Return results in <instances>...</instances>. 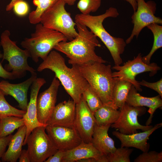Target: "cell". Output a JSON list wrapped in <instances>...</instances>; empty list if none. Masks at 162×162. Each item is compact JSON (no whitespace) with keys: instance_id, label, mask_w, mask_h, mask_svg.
<instances>
[{"instance_id":"obj_1","label":"cell","mask_w":162,"mask_h":162,"mask_svg":"<svg viewBox=\"0 0 162 162\" xmlns=\"http://www.w3.org/2000/svg\"><path fill=\"white\" fill-rule=\"evenodd\" d=\"M78 35L69 42L62 41L54 49L65 54L72 65H83L94 62H107L96 54V47H100L97 37L85 26L75 22Z\"/></svg>"},{"instance_id":"obj_2","label":"cell","mask_w":162,"mask_h":162,"mask_svg":"<svg viewBox=\"0 0 162 162\" xmlns=\"http://www.w3.org/2000/svg\"><path fill=\"white\" fill-rule=\"evenodd\" d=\"M48 69L54 72L65 91L76 104L80 100L82 93L89 84L80 73L77 65L71 68L66 64L64 57L57 52H50L37 69L38 72Z\"/></svg>"},{"instance_id":"obj_3","label":"cell","mask_w":162,"mask_h":162,"mask_svg":"<svg viewBox=\"0 0 162 162\" xmlns=\"http://www.w3.org/2000/svg\"><path fill=\"white\" fill-rule=\"evenodd\" d=\"M119 14L116 8L111 7L101 15L92 16L80 14H76L75 17V22L88 28L100 39L109 51L116 65H120L122 63L121 56L124 52L127 44L123 38L110 34L104 28L103 23L106 19L116 18Z\"/></svg>"},{"instance_id":"obj_4","label":"cell","mask_w":162,"mask_h":162,"mask_svg":"<svg viewBox=\"0 0 162 162\" xmlns=\"http://www.w3.org/2000/svg\"><path fill=\"white\" fill-rule=\"evenodd\" d=\"M94 62L77 66L82 75L99 96L103 104H112L115 78L110 64Z\"/></svg>"},{"instance_id":"obj_5","label":"cell","mask_w":162,"mask_h":162,"mask_svg":"<svg viewBox=\"0 0 162 162\" xmlns=\"http://www.w3.org/2000/svg\"><path fill=\"white\" fill-rule=\"evenodd\" d=\"M68 40L62 33L46 27L39 23L37 24L31 37L26 38L21 45L28 51L32 60L37 63L39 58L44 59L59 43Z\"/></svg>"},{"instance_id":"obj_6","label":"cell","mask_w":162,"mask_h":162,"mask_svg":"<svg viewBox=\"0 0 162 162\" xmlns=\"http://www.w3.org/2000/svg\"><path fill=\"white\" fill-rule=\"evenodd\" d=\"M10 35L9 31L6 30L2 33L0 37V44L3 51L2 61L6 60L8 62V64L6 65L7 70L9 71L12 70V72L17 78L24 76L27 71L31 74L36 73L35 70L28 63V58L30 57L28 51L17 46L16 42L10 38Z\"/></svg>"},{"instance_id":"obj_7","label":"cell","mask_w":162,"mask_h":162,"mask_svg":"<svg viewBox=\"0 0 162 162\" xmlns=\"http://www.w3.org/2000/svg\"><path fill=\"white\" fill-rule=\"evenodd\" d=\"M65 4L63 0H58L44 12L40 23L62 33L70 41L78 35V32L75 28L76 22L65 9Z\"/></svg>"},{"instance_id":"obj_8","label":"cell","mask_w":162,"mask_h":162,"mask_svg":"<svg viewBox=\"0 0 162 162\" xmlns=\"http://www.w3.org/2000/svg\"><path fill=\"white\" fill-rule=\"evenodd\" d=\"M46 127L34 129L26 140L30 162H45L58 150L46 133Z\"/></svg>"},{"instance_id":"obj_9","label":"cell","mask_w":162,"mask_h":162,"mask_svg":"<svg viewBox=\"0 0 162 162\" xmlns=\"http://www.w3.org/2000/svg\"><path fill=\"white\" fill-rule=\"evenodd\" d=\"M142 59V55L139 53L133 60H128L122 66L115 65L112 68L117 71L112 72V77H117L130 83L137 91L141 92L142 90L139 82L136 80V76L138 74L147 72H150L151 76L153 75L160 69L156 63L146 64L143 62Z\"/></svg>"},{"instance_id":"obj_10","label":"cell","mask_w":162,"mask_h":162,"mask_svg":"<svg viewBox=\"0 0 162 162\" xmlns=\"http://www.w3.org/2000/svg\"><path fill=\"white\" fill-rule=\"evenodd\" d=\"M136 0L137 8L131 17L134 27L130 36L125 41L127 44L130 43L135 36L137 38L142 29L148 25L154 23L162 24V19L154 15L156 4L154 1Z\"/></svg>"},{"instance_id":"obj_11","label":"cell","mask_w":162,"mask_h":162,"mask_svg":"<svg viewBox=\"0 0 162 162\" xmlns=\"http://www.w3.org/2000/svg\"><path fill=\"white\" fill-rule=\"evenodd\" d=\"M119 110L120 113L118 119L110 127L118 129L121 133L131 134L137 133L138 130L143 131L153 127L151 125H141L138 122V117L144 115L146 112V109L144 106H134L125 103Z\"/></svg>"},{"instance_id":"obj_12","label":"cell","mask_w":162,"mask_h":162,"mask_svg":"<svg viewBox=\"0 0 162 162\" xmlns=\"http://www.w3.org/2000/svg\"><path fill=\"white\" fill-rule=\"evenodd\" d=\"M96 121L82 96L79 101L76 104L75 114L73 126L82 142H91Z\"/></svg>"},{"instance_id":"obj_13","label":"cell","mask_w":162,"mask_h":162,"mask_svg":"<svg viewBox=\"0 0 162 162\" xmlns=\"http://www.w3.org/2000/svg\"><path fill=\"white\" fill-rule=\"evenodd\" d=\"M45 130L58 150L64 151L69 150L82 142L74 127L47 125Z\"/></svg>"},{"instance_id":"obj_14","label":"cell","mask_w":162,"mask_h":162,"mask_svg":"<svg viewBox=\"0 0 162 162\" xmlns=\"http://www.w3.org/2000/svg\"><path fill=\"white\" fill-rule=\"evenodd\" d=\"M60 81L55 76L50 87L41 92L36 101L37 116L38 121L44 124L50 118L56 106Z\"/></svg>"},{"instance_id":"obj_15","label":"cell","mask_w":162,"mask_h":162,"mask_svg":"<svg viewBox=\"0 0 162 162\" xmlns=\"http://www.w3.org/2000/svg\"><path fill=\"white\" fill-rule=\"evenodd\" d=\"M46 83V81L44 78H37L31 85L30 101L26 112L22 117L27 128L23 145H25L28 136L34 129L40 126L46 127L47 125L40 122L37 116L36 101L38 94L40 89Z\"/></svg>"},{"instance_id":"obj_16","label":"cell","mask_w":162,"mask_h":162,"mask_svg":"<svg viewBox=\"0 0 162 162\" xmlns=\"http://www.w3.org/2000/svg\"><path fill=\"white\" fill-rule=\"evenodd\" d=\"M24 81L18 84H12L6 81L0 82V91L4 95L13 97L18 103L21 110L26 111L28 105L27 93L29 87L37 78L36 73Z\"/></svg>"},{"instance_id":"obj_17","label":"cell","mask_w":162,"mask_h":162,"mask_svg":"<svg viewBox=\"0 0 162 162\" xmlns=\"http://www.w3.org/2000/svg\"><path fill=\"white\" fill-rule=\"evenodd\" d=\"M162 126L161 122L155 124L150 129L142 132L125 134L118 131H115L112 132V134L120 141L121 147H134L145 152L149 150L150 145L147 142L149 137Z\"/></svg>"},{"instance_id":"obj_18","label":"cell","mask_w":162,"mask_h":162,"mask_svg":"<svg viewBox=\"0 0 162 162\" xmlns=\"http://www.w3.org/2000/svg\"><path fill=\"white\" fill-rule=\"evenodd\" d=\"M76 103L73 100H65L56 106L47 122L48 125L73 127Z\"/></svg>"},{"instance_id":"obj_19","label":"cell","mask_w":162,"mask_h":162,"mask_svg":"<svg viewBox=\"0 0 162 162\" xmlns=\"http://www.w3.org/2000/svg\"><path fill=\"white\" fill-rule=\"evenodd\" d=\"M91 158L95 159L97 162H108L107 156L102 154L91 142H83L72 149L65 151L62 162H78Z\"/></svg>"},{"instance_id":"obj_20","label":"cell","mask_w":162,"mask_h":162,"mask_svg":"<svg viewBox=\"0 0 162 162\" xmlns=\"http://www.w3.org/2000/svg\"><path fill=\"white\" fill-rule=\"evenodd\" d=\"M133 85H132L129 92L126 103L134 106H147L149 108L148 112L150 116L146 125L148 126L152 123L153 115L155 111L162 106V100L159 95L152 97L141 96Z\"/></svg>"},{"instance_id":"obj_21","label":"cell","mask_w":162,"mask_h":162,"mask_svg":"<svg viewBox=\"0 0 162 162\" xmlns=\"http://www.w3.org/2000/svg\"><path fill=\"white\" fill-rule=\"evenodd\" d=\"M111 125L94 126L91 143L102 154L107 155L113 152L116 148L113 140L109 136L108 131Z\"/></svg>"},{"instance_id":"obj_22","label":"cell","mask_w":162,"mask_h":162,"mask_svg":"<svg viewBox=\"0 0 162 162\" xmlns=\"http://www.w3.org/2000/svg\"><path fill=\"white\" fill-rule=\"evenodd\" d=\"M13 135L8 144V148L2 158L3 162H16L22 150L27 128L24 125L20 127Z\"/></svg>"},{"instance_id":"obj_23","label":"cell","mask_w":162,"mask_h":162,"mask_svg":"<svg viewBox=\"0 0 162 162\" xmlns=\"http://www.w3.org/2000/svg\"><path fill=\"white\" fill-rule=\"evenodd\" d=\"M113 88L112 103L116 108L120 110L126 103L132 85L130 82L115 77Z\"/></svg>"},{"instance_id":"obj_24","label":"cell","mask_w":162,"mask_h":162,"mask_svg":"<svg viewBox=\"0 0 162 162\" xmlns=\"http://www.w3.org/2000/svg\"><path fill=\"white\" fill-rule=\"evenodd\" d=\"M120 113V110L115 108L112 104H103L93 114L97 125L105 126L115 123L118 119Z\"/></svg>"},{"instance_id":"obj_25","label":"cell","mask_w":162,"mask_h":162,"mask_svg":"<svg viewBox=\"0 0 162 162\" xmlns=\"http://www.w3.org/2000/svg\"><path fill=\"white\" fill-rule=\"evenodd\" d=\"M25 125L22 117L12 116H0V138L11 134L16 129Z\"/></svg>"},{"instance_id":"obj_26","label":"cell","mask_w":162,"mask_h":162,"mask_svg":"<svg viewBox=\"0 0 162 162\" xmlns=\"http://www.w3.org/2000/svg\"><path fill=\"white\" fill-rule=\"evenodd\" d=\"M152 32L154 41L152 48L149 53L142 57V61L145 63L149 64L151 57L155 52L162 47V26L154 23L146 27Z\"/></svg>"},{"instance_id":"obj_27","label":"cell","mask_w":162,"mask_h":162,"mask_svg":"<svg viewBox=\"0 0 162 162\" xmlns=\"http://www.w3.org/2000/svg\"><path fill=\"white\" fill-rule=\"evenodd\" d=\"M58 0H33V4L36 8L29 14L28 19L30 23L33 24L40 23L42 14Z\"/></svg>"},{"instance_id":"obj_28","label":"cell","mask_w":162,"mask_h":162,"mask_svg":"<svg viewBox=\"0 0 162 162\" xmlns=\"http://www.w3.org/2000/svg\"><path fill=\"white\" fill-rule=\"evenodd\" d=\"M82 96L93 113L103 105L100 98L89 84L83 91Z\"/></svg>"},{"instance_id":"obj_29","label":"cell","mask_w":162,"mask_h":162,"mask_svg":"<svg viewBox=\"0 0 162 162\" xmlns=\"http://www.w3.org/2000/svg\"><path fill=\"white\" fill-rule=\"evenodd\" d=\"M26 112L10 105L6 100L4 95L0 91V116H12L22 117Z\"/></svg>"},{"instance_id":"obj_30","label":"cell","mask_w":162,"mask_h":162,"mask_svg":"<svg viewBox=\"0 0 162 162\" xmlns=\"http://www.w3.org/2000/svg\"><path fill=\"white\" fill-rule=\"evenodd\" d=\"M133 151L128 147L116 148L113 152L107 155L108 162H130V156Z\"/></svg>"},{"instance_id":"obj_31","label":"cell","mask_w":162,"mask_h":162,"mask_svg":"<svg viewBox=\"0 0 162 162\" xmlns=\"http://www.w3.org/2000/svg\"><path fill=\"white\" fill-rule=\"evenodd\" d=\"M101 0H80L77 7L83 14H90L96 12L101 5Z\"/></svg>"},{"instance_id":"obj_32","label":"cell","mask_w":162,"mask_h":162,"mask_svg":"<svg viewBox=\"0 0 162 162\" xmlns=\"http://www.w3.org/2000/svg\"><path fill=\"white\" fill-rule=\"evenodd\" d=\"M134 162H162V152L155 151L143 152L134 160Z\"/></svg>"},{"instance_id":"obj_33","label":"cell","mask_w":162,"mask_h":162,"mask_svg":"<svg viewBox=\"0 0 162 162\" xmlns=\"http://www.w3.org/2000/svg\"><path fill=\"white\" fill-rule=\"evenodd\" d=\"M14 14L17 16L23 17L29 13L30 7L28 4L23 0L16 2L14 4L13 9Z\"/></svg>"},{"instance_id":"obj_34","label":"cell","mask_w":162,"mask_h":162,"mask_svg":"<svg viewBox=\"0 0 162 162\" xmlns=\"http://www.w3.org/2000/svg\"><path fill=\"white\" fill-rule=\"evenodd\" d=\"M140 85L145 86L152 89L159 94L161 97H162V79L154 82H150L144 80L138 82Z\"/></svg>"},{"instance_id":"obj_35","label":"cell","mask_w":162,"mask_h":162,"mask_svg":"<svg viewBox=\"0 0 162 162\" xmlns=\"http://www.w3.org/2000/svg\"><path fill=\"white\" fill-rule=\"evenodd\" d=\"M13 135L11 134L7 136L0 138V162L5 152L6 147L8 146Z\"/></svg>"},{"instance_id":"obj_36","label":"cell","mask_w":162,"mask_h":162,"mask_svg":"<svg viewBox=\"0 0 162 162\" xmlns=\"http://www.w3.org/2000/svg\"><path fill=\"white\" fill-rule=\"evenodd\" d=\"M65 151L58 150L53 155L48 158L45 162H62Z\"/></svg>"},{"instance_id":"obj_37","label":"cell","mask_w":162,"mask_h":162,"mask_svg":"<svg viewBox=\"0 0 162 162\" xmlns=\"http://www.w3.org/2000/svg\"><path fill=\"white\" fill-rule=\"evenodd\" d=\"M3 54H2L0 51V59L2 58ZM0 77L4 79L13 80L17 78L14 74L11 72H9L6 70L2 67L0 62Z\"/></svg>"},{"instance_id":"obj_38","label":"cell","mask_w":162,"mask_h":162,"mask_svg":"<svg viewBox=\"0 0 162 162\" xmlns=\"http://www.w3.org/2000/svg\"><path fill=\"white\" fill-rule=\"evenodd\" d=\"M19 162H30L28 152L27 150H22L19 158Z\"/></svg>"},{"instance_id":"obj_39","label":"cell","mask_w":162,"mask_h":162,"mask_svg":"<svg viewBox=\"0 0 162 162\" xmlns=\"http://www.w3.org/2000/svg\"><path fill=\"white\" fill-rule=\"evenodd\" d=\"M128 2L131 6L134 12L136 10L137 6L136 0H123Z\"/></svg>"},{"instance_id":"obj_40","label":"cell","mask_w":162,"mask_h":162,"mask_svg":"<svg viewBox=\"0 0 162 162\" xmlns=\"http://www.w3.org/2000/svg\"><path fill=\"white\" fill-rule=\"evenodd\" d=\"M19 0H11L10 2L7 5L6 7V11H8L12 10L14 4Z\"/></svg>"},{"instance_id":"obj_41","label":"cell","mask_w":162,"mask_h":162,"mask_svg":"<svg viewBox=\"0 0 162 162\" xmlns=\"http://www.w3.org/2000/svg\"><path fill=\"white\" fill-rule=\"evenodd\" d=\"M65 2L66 4H67L68 5L70 6H72L74 5L76 1V0H63Z\"/></svg>"}]
</instances>
